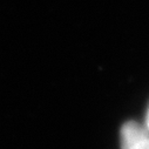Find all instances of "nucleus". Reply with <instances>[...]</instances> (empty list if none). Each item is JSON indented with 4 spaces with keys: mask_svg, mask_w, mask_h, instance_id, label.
<instances>
[{
    "mask_svg": "<svg viewBox=\"0 0 149 149\" xmlns=\"http://www.w3.org/2000/svg\"><path fill=\"white\" fill-rule=\"evenodd\" d=\"M122 149H149V136L136 122L129 121L121 129Z\"/></svg>",
    "mask_w": 149,
    "mask_h": 149,
    "instance_id": "1",
    "label": "nucleus"
},
{
    "mask_svg": "<svg viewBox=\"0 0 149 149\" xmlns=\"http://www.w3.org/2000/svg\"><path fill=\"white\" fill-rule=\"evenodd\" d=\"M147 126H148V129H149V113H148V119H147Z\"/></svg>",
    "mask_w": 149,
    "mask_h": 149,
    "instance_id": "2",
    "label": "nucleus"
}]
</instances>
